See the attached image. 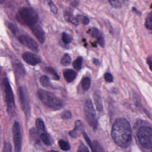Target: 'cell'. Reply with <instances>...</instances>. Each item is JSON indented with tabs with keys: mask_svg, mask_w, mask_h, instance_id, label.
<instances>
[{
	"mask_svg": "<svg viewBox=\"0 0 152 152\" xmlns=\"http://www.w3.org/2000/svg\"><path fill=\"white\" fill-rule=\"evenodd\" d=\"M71 61V58L68 53H65L61 59V64L64 66L68 65Z\"/></svg>",
	"mask_w": 152,
	"mask_h": 152,
	"instance_id": "44dd1931",
	"label": "cell"
},
{
	"mask_svg": "<svg viewBox=\"0 0 152 152\" xmlns=\"http://www.w3.org/2000/svg\"><path fill=\"white\" fill-rule=\"evenodd\" d=\"M37 96L44 104L50 108L59 109L62 106V102L61 99L49 91L39 89L37 91Z\"/></svg>",
	"mask_w": 152,
	"mask_h": 152,
	"instance_id": "3957f363",
	"label": "cell"
},
{
	"mask_svg": "<svg viewBox=\"0 0 152 152\" xmlns=\"http://www.w3.org/2000/svg\"><path fill=\"white\" fill-rule=\"evenodd\" d=\"M49 152H58V151H54V150H52V151H49Z\"/></svg>",
	"mask_w": 152,
	"mask_h": 152,
	"instance_id": "60d3db41",
	"label": "cell"
},
{
	"mask_svg": "<svg viewBox=\"0 0 152 152\" xmlns=\"http://www.w3.org/2000/svg\"><path fill=\"white\" fill-rule=\"evenodd\" d=\"M60 148L64 150V151H68L70 149V146L69 144H68V142L63 140H60L58 142Z\"/></svg>",
	"mask_w": 152,
	"mask_h": 152,
	"instance_id": "83f0119b",
	"label": "cell"
},
{
	"mask_svg": "<svg viewBox=\"0 0 152 152\" xmlns=\"http://www.w3.org/2000/svg\"><path fill=\"white\" fill-rule=\"evenodd\" d=\"M88 33L90 34V36L93 37H94L96 39H98L99 37H100L101 36V34H100V31H99V30L97 28H95V27H92V28H90L88 31Z\"/></svg>",
	"mask_w": 152,
	"mask_h": 152,
	"instance_id": "7402d4cb",
	"label": "cell"
},
{
	"mask_svg": "<svg viewBox=\"0 0 152 152\" xmlns=\"http://www.w3.org/2000/svg\"><path fill=\"white\" fill-rule=\"evenodd\" d=\"M48 5L49 6L50 11L53 14H57L58 13V8H57L56 5L53 4V2L51 0H49L48 1Z\"/></svg>",
	"mask_w": 152,
	"mask_h": 152,
	"instance_id": "4dcf8cb0",
	"label": "cell"
},
{
	"mask_svg": "<svg viewBox=\"0 0 152 152\" xmlns=\"http://www.w3.org/2000/svg\"><path fill=\"white\" fill-rule=\"evenodd\" d=\"M84 111L88 123L94 129H96L97 125L96 112L92 102L89 99H87L84 103Z\"/></svg>",
	"mask_w": 152,
	"mask_h": 152,
	"instance_id": "8992f818",
	"label": "cell"
},
{
	"mask_svg": "<svg viewBox=\"0 0 152 152\" xmlns=\"http://www.w3.org/2000/svg\"><path fill=\"white\" fill-rule=\"evenodd\" d=\"M83 63V58L81 56L77 57L72 63L73 67L77 70H80L81 68Z\"/></svg>",
	"mask_w": 152,
	"mask_h": 152,
	"instance_id": "ffe728a7",
	"label": "cell"
},
{
	"mask_svg": "<svg viewBox=\"0 0 152 152\" xmlns=\"http://www.w3.org/2000/svg\"><path fill=\"white\" fill-rule=\"evenodd\" d=\"M140 144L145 148H152V128L148 126L141 127L137 132Z\"/></svg>",
	"mask_w": 152,
	"mask_h": 152,
	"instance_id": "5b68a950",
	"label": "cell"
},
{
	"mask_svg": "<svg viewBox=\"0 0 152 152\" xmlns=\"http://www.w3.org/2000/svg\"><path fill=\"white\" fill-rule=\"evenodd\" d=\"M22 57L27 64L31 65H36L41 62V59L39 56L30 52H24Z\"/></svg>",
	"mask_w": 152,
	"mask_h": 152,
	"instance_id": "30bf717a",
	"label": "cell"
},
{
	"mask_svg": "<svg viewBox=\"0 0 152 152\" xmlns=\"http://www.w3.org/2000/svg\"><path fill=\"white\" fill-rule=\"evenodd\" d=\"M62 41L66 43V44H68L69 43L71 42L72 41V37L70 34L66 33H62Z\"/></svg>",
	"mask_w": 152,
	"mask_h": 152,
	"instance_id": "f1b7e54d",
	"label": "cell"
},
{
	"mask_svg": "<svg viewBox=\"0 0 152 152\" xmlns=\"http://www.w3.org/2000/svg\"><path fill=\"white\" fill-rule=\"evenodd\" d=\"M18 94L22 109L26 115L29 114L30 104L27 90L26 87L21 86L18 88Z\"/></svg>",
	"mask_w": 152,
	"mask_h": 152,
	"instance_id": "52a82bcc",
	"label": "cell"
},
{
	"mask_svg": "<svg viewBox=\"0 0 152 152\" xmlns=\"http://www.w3.org/2000/svg\"><path fill=\"white\" fill-rule=\"evenodd\" d=\"M40 83L41 85L45 87H48L50 86V82L49 78H48V76L45 75L41 76L40 78Z\"/></svg>",
	"mask_w": 152,
	"mask_h": 152,
	"instance_id": "603a6c76",
	"label": "cell"
},
{
	"mask_svg": "<svg viewBox=\"0 0 152 152\" xmlns=\"http://www.w3.org/2000/svg\"><path fill=\"white\" fill-rule=\"evenodd\" d=\"M45 71L47 73H49V74H50L53 77V79H55L56 80H59V75L58 74V73L56 72V71L53 68H52V67H46L45 68Z\"/></svg>",
	"mask_w": 152,
	"mask_h": 152,
	"instance_id": "ac0fdd59",
	"label": "cell"
},
{
	"mask_svg": "<svg viewBox=\"0 0 152 152\" xmlns=\"http://www.w3.org/2000/svg\"><path fill=\"white\" fill-rule=\"evenodd\" d=\"M16 18L20 23L31 27L38 21V14L30 7H24L19 10L16 14Z\"/></svg>",
	"mask_w": 152,
	"mask_h": 152,
	"instance_id": "7a4b0ae2",
	"label": "cell"
},
{
	"mask_svg": "<svg viewBox=\"0 0 152 152\" xmlns=\"http://www.w3.org/2000/svg\"><path fill=\"white\" fill-rule=\"evenodd\" d=\"M36 126L39 132V133H42L45 132V125L44 123L43 122V121L40 119V118H37L36 121Z\"/></svg>",
	"mask_w": 152,
	"mask_h": 152,
	"instance_id": "d6986e66",
	"label": "cell"
},
{
	"mask_svg": "<svg viewBox=\"0 0 152 152\" xmlns=\"http://www.w3.org/2000/svg\"><path fill=\"white\" fill-rule=\"evenodd\" d=\"M90 84H91V80L89 77H86L82 79L81 87L85 91L88 90L90 87Z\"/></svg>",
	"mask_w": 152,
	"mask_h": 152,
	"instance_id": "e0dca14e",
	"label": "cell"
},
{
	"mask_svg": "<svg viewBox=\"0 0 152 152\" xmlns=\"http://www.w3.org/2000/svg\"><path fill=\"white\" fill-rule=\"evenodd\" d=\"M104 78L105 81L107 83H112L113 80V78L112 75L109 72H106V74H104Z\"/></svg>",
	"mask_w": 152,
	"mask_h": 152,
	"instance_id": "d6a6232c",
	"label": "cell"
},
{
	"mask_svg": "<svg viewBox=\"0 0 152 152\" xmlns=\"http://www.w3.org/2000/svg\"><path fill=\"white\" fill-rule=\"evenodd\" d=\"M93 63H94L95 65H98L99 64V60L97 59H93Z\"/></svg>",
	"mask_w": 152,
	"mask_h": 152,
	"instance_id": "f35d334b",
	"label": "cell"
},
{
	"mask_svg": "<svg viewBox=\"0 0 152 152\" xmlns=\"http://www.w3.org/2000/svg\"><path fill=\"white\" fill-rule=\"evenodd\" d=\"M13 140L15 147V152H20L21 147V135L20 126L18 122H15L12 128Z\"/></svg>",
	"mask_w": 152,
	"mask_h": 152,
	"instance_id": "ba28073f",
	"label": "cell"
},
{
	"mask_svg": "<svg viewBox=\"0 0 152 152\" xmlns=\"http://www.w3.org/2000/svg\"><path fill=\"white\" fill-rule=\"evenodd\" d=\"M30 28L31 30V32L35 36V37L37 39L39 42L42 44L43 43L45 42V32L42 28V27L39 25L36 24Z\"/></svg>",
	"mask_w": 152,
	"mask_h": 152,
	"instance_id": "8fae6325",
	"label": "cell"
},
{
	"mask_svg": "<svg viewBox=\"0 0 152 152\" xmlns=\"http://www.w3.org/2000/svg\"><path fill=\"white\" fill-rule=\"evenodd\" d=\"M77 76V73L71 69H67L64 71V77L65 80L68 82H72Z\"/></svg>",
	"mask_w": 152,
	"mask_h": 152,
	"instance_id": "4fadbf2b",
	"label": "cell"
},
{
	"mask_svg": "<svg viewBox=\"0 0 152 152\" xmlns=\"http://www.w3.org/2000/svg\"><path fill=\"white\" fill-rule=\"evenodd\" d=\"M40 139L42 140V141H43V142L47 145H49L51 144V141H50V139L49 137V135L47 134V133H46V132H42L40 134Z\"/></svg>",
	"mask_w": 152,
	"mask_h": 152,
	"instance_id": "cb8c5ba5",
	"label": "cell"
},
{
	"mask_svg": "<svg viewBox=\"0 0 152 152\" xmlns=\"http://www.w3.org/2000/svg\"><path fill=\"white\" fill-rule=\"evenodd\" d=\"M12 66L14 71L15 76L17 78H23L25 75V69L22 65V64L18 61H14V62L12 64Z\"/></svg>",
	"mask_w": 152,
	"mask_h": 152,
	"instance_id": "7c38bea8",
	"label": "cell"
},
{
	"mask_svg": "<svg viewBox=\"0 0 152 152\" xmlns=\"http://www.w3.org/2000/svg\"><path fill=\"white\" fill-rule=\"evenodd\" d=\"M77 152H89V150L88 148L83 143L81 142L80 144Z\"/></svg>",
	"mask_w": 152,
	"mask_h": 152,
	"instance_id": "1f68e13d",
	"label": "cell"
},
{
	"mask_svg": "<svg viewBox=\"0 0 152 152\" xmlns=\"http://www.w3.org/2000/svg\"><path fill=\"white\" fill-rule=\"evenodd\" d=\"M4 152H11V147L10 144L6 143L4 148Z\"/></svg>",
	"mask_w": 152,
	"mask_h": 152,
	"instance_id": "d590c367",
	"label": "cell"
},
{
	"mask_svg": "<svg viewBox=\"0 0 152 152\" xmlns=\"http://www.w3.org/2000/svg\"><path fill=\"white\" fill-rule=\"evenodd\" d=\"M97 42L100 45V46H102V48H103L104 46V40L102 36L97 39Z\"/></svg>",
	"mask_w": 152,
	"mask_h": 152,
	"instance_id": "e575fe53",
	"label": "cell"
},
{
	"mask_svg": "<svg viewBox=\"0 0 152 152\" xmlns=\"http://www.w3.org/2000/svg\"><path fill=\"white\" fill-rule=\"evenodd\" d=\"M112 137L119 146L124 148L129 145L132 140V131L129 123L124 118L117 119L112 126Z\"/></svg>",
	"mask_w": 152,
	"mask_h": 152,
	"instance_id": "6da1fadb",
	"label": "cell"
},
{
	"mask_svg": "<svg viewBox=\"0 0 152 152\" xmlns=\"http://www.w3.org/2000/svg\"><path fill=\"white\" fill-rule=\"evenodd\" d=\"M109 1L111 6L115 8H121L124 3V0H109Z\"/></svg>",
	"mask_w": 152,
	"mask_h": 152,
	"instance_id": "d4e9b609",
	"label": "cell"
},
{
	"mask_svg": "<svg viewBox=\"0 0 152 152\" xmlns=\"http://www.w3.org/2000/svg\"><path fill=\"white\" fill-rule=\"evenodd\" d=\"M93 98L95 102L96 106L99 111H102L103 109L102 101L100 94L98 92H94L93 94Z\"/></svg>",
	"mask_w": 152,
	"mask_h": 152,
	"instance_id": "5bb4252c",
	"label": "cell"
},
{
	"mask_svg": "<svg viewBox=\"0 0 152 152\" xmlns=\"http://www.w3.org/2000/svg\"><path fill=\"white\" fill-rule=\"evenodd\" d=\"M71 4L74 6V7H77L78 4V2L77 0H74L71 2Z\"/></svg>",
	"mask_w": 152,
	"mask_h": 152,
	"instance_id": "74e56055",
	"label": "cell"
},
{
	"mask_svg": "<svg viewBox=\"0 0 152 152\" xmlns=\"http://www.w3.org/2000/svg\"><path fill=\"white\" fill-rule=\"evenodd\" d=\"M5 1H6V0H0V2H1V4H2L4 2H5Z\"/></svg>",
	"mask_w": 152,
	"mask_h": 152,
	"instance_id": "ab89813d",
	"label": "cell"
},
{
	"mask_svg": "<svg viewBox=\"0 0 152 152\" xmlns=\"http://www.w3.org/2000/svg\"><path fill=\"white\" fill-rule=\"evenodd\" d=\"M145 26L147 29L152 30V14H148L146 17L145 21Z\"/></svg>",
	"mask_w": 152,
	"mask_h": 152,
	"instance_id": "4316f807",
	"label": "cell"
},
{
	"mask_svg": "<svg viewBox=\"0 0 152 152\" xmlns=\"http://www.w3.org/2000/svg\"><path fill=\"white\" fill-rule=\"evenodd\" d=\"M81 128H82V123H81V122H80V121H77V122H75V128L72 131H71L70 133H69L70 135H71L73 137H78L80 134L78 131H81Z\"/></svg>",
	"mask_w": 152,
	"mask_h": 152,
	"instance_id": "2e32d148",
	"label": "cell"
},
{
	"mask_svg": "<svg viewBox=\"0 0 152 152\" xmlns=\"http://www.w3.org/2000/svg\"><path fill=\"white\" fill-rule=\"evenodd\" d=\"M64 17L66 20L71 22L72 24H73L75 26H77L78 24V20L77 18V17H75L73 16L72 12H71V11H66L65 12V14H64Z\"/></svg>",
	"mask_w": 152,
	"mask_h": 152,
	"instance_id": "9a60e30c",
	"label": "cell"
},
{
	"mask_svg": "<svg viewBox=\"0 0 152 152\" xmlns=\"http://www.w3.org/2000/svg\"><path fill=\"white\" fill-rule=\"evenodd\" d=\"M147 62H148V66H149V67H150V69L151 71H152V61L150 60V59H148Z\"/></svg>",
	"mask_w": 152,
	"mask_h": 152,
	"instance_id": "8d00e7d4",
	"label": "cell"
},
{
	"mask_svg": "<svg viewBox=\"0 0 152 152\" xmlns=\"http://www.w3.org/2000/svg\"><path fill=\"white\" fill-rule=\"evenodd\" d=\"M61 116L64 119H69L72 116V115H71V113L69 111L65 110L64 112H62Z\"/></svg>",
	"mask_w": 152,
	"mask_h": 152,
	"instance_id": "836d02e7",
	"label": "cell"
},
{
	"mask_svg": "<svg viewBox=\"0 0 152 152\" xmlns=\"http://www.w3.org/2000/svg\"><path fill=\"white\" fill-rule=\"evenodd\" d=\"M19 42L27 48L37 52L39 51V46L37 43L30 36L27 35H21L18 37Z\"/></svg>",
	"mask_w": 152,
	"mask_h": 152,
	"instance_id": "9c48e42d",
	"label": "cell"
},
{
	"mask_svg": "<svg viewBox=\"0 0 152 152\" xmlns=\"http://www.w3.org/2000/svg\"><path fill=\"white\" fill-rule=\"evenodd\" d=\"M2 85L5 94V100L7 104V111L9 114L12 115L14 112L15 103L12 91L7 78H4L2 80Z\"/></svg>",
	"mask_w": 152,
	"mask_h": 152,
	"instance_id": "277c9868",
	"label": "cell"
},
{
	"mask_svg": "<svg viewBox=\"0 0 152 152\" xmlns=\"http://www.w3.org/2000/svg\"><path fill=\"white\" fill-rule=\"evenodd\" d=\"M76 17L78 19V21H81V23L84 25H87L89 23V19L88 17H87L86 16L78 15Z\"/></svg>",
	"mask_w": 152,
	"mask_h": 152,
	"instance_id": "f546056e",
	"label": "cell"
},
{
	"mask_svg": "<svg viewBox=\"0 0 152 152\" xmlns=\"http://www.w3.org/2000/svg\"><path fill=\"white\" fill-rule=\"evenodd\" d=\"M6 25L14 34H17L19 32V29L15 24L11 22H7Z\"/></svg>",
	"mask_w": 152,
	"mask_h": 152,
	"instance_id": "484cf974",
	"label": "cell"
}]
</instances>
